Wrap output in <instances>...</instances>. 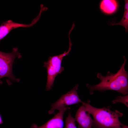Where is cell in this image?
Returning <instances> with one entry per match:
<instances>
[{"label":"cell","mask_w":128,"mask_h":128,"mask_svg":"<svg viewBox=\"0 0 128 128\" xmlns=\"http://www.w3.org/2000/svg\"><path fill=\"white\" fill-rule=\"evenodd\" d=\"M123 57L124 62L116 73L113 74L108 71L106 75L104 76L98 73L96 77L100 80L99 83L93 85L88 84L86 85L91 94H93L95 91H104L108 90L116 91L124 96L128 94V73L125 68L127 59L125 56Z\"/></svg>","instance_id":"cell-1"},{"label":"cell","mask_w":128,"mask_h":128,"mask_svg":"<svg viewBox=\"0 0 128 128\" xmlns=\"http://www.w3.org/2000/svg\"><path fill=\"white\" fill-rule=\"evenodd\" d=\"M84 102L82 104L87 111L93 117L92 127L93 128H123V124L119 120L123 114L117 110L113 111L110 106L98 108L90 103Z\"/></svg>","instance_id":"cell-2"},{"label":"cell","mask_w":128,"mask_h":128,"mask_svg":"<svg viewBox=\"0 0 128 128\" xmlns=\"http://www.w3.org/2000/svg\"><path fill=\"white\" fill-rule=\"evenodd\" d=\"M69 40V47L68 50L59 55L50 57L47 62L44 63V66L47 69V81L46 86V91L51 90L53 86L56 76L61 73L64 70V67L61 64L64 57L69 54L71 49L72 43Z\"/></svg>","instance_id":"cell-3"},{"label":"cell","mask_w":128,"mask_h":128,"mask_svg":"<svg viewBox=\"0 0 128 128\" xmlns=\"http://www.w3.org/2000/svg\"><path fill=\"white\" fill-rule=\"evenodd\" d=\"M22 57L18 49L14 47L10 53H6L0 51V83H2L0 79L7 77L10 80L18 82V79L15 78L12 71V65L15 59L16 58Z\"/></svg>","instance_id":"cell-4"},{"label":"cell","mask_w":128,"mask_h":128,"mask_svg":"<svg viewBox=\"0 0 128 128\" xmlns=\"http://www.w3.org/2000/svg\"><path fill=\"white\" fill-rule=\"evenodd\" d=\"M78 86V84H76L71 90L62 95L57 101L52 104L49 114H53L55 110H59L68 106L79 103L82 104L83 102L80 98L77 91Z\"/></svg>","instance_id":"cell-5"},{"label":"cell","mask_w":128,"mask_h":128,"mask_svg":"<svg viewBox=\"0 0 128 128\" xmlns=\"http://www.w3.org/2000/svg\"><path fill=\"white\" fill-rule=\"evenodd\" d=\"M41 15V14L39 13L36 17L32 20L31 23L29 24L16 23L11 20L3 22L0 25V42L14 29L19 27L27 28L32 26L39 19Z\"/></svg>","instance_id":"cell-6"},{"label":"cell","mask_w":128,"mask_h":128,"mask_svg":"<svg viewBox=\"0 0 128 128\" xmlns=\"http://www.w3.org/2000/svg\"><path fill=\"white\" fill-rule=\"evenodd\" d=\"M70 108L66 106L60 109L58 113L45 123L40 126L33 124L30 128H64V115L65 112Z\"/></svg>","instance_id":"cell-7"},{"label":"cell","mask_w":128,"mask_h":128,"mask_svg":"<svg viewBox=\"0 0 128 128\" xmlns=\"http://www.w3.org/2000/svg\"><path fill=\"white\" fill-rule=\"evenodd\" d=\"M82 104L77 111L75 118L78 123V128H92L93 120Z\"/></svg>","instance_id":"cell-8"},{"label":"cell","mask_w":128,"mask_h":128,"mask_svg":"<svg viewBox=\"0 0 128 128\" xmlns=\"http://www.w3.org/2000/svg\"><path fill=\"white\" fill-rule=\"evenodd\" d=\"M99 8L104 14L107 15L114 14L118 10L119 4L116 0H102L99 4Z\"/></svg>","instance_id":"cell-9"},{"label":"cell","mask_w":128,"mask_h":128,"mask_svg":"<svg viewBox=\"0 0 128 128\" xmlns=\"http://www.w3.org/2000/svg\"><path fill=\"white\" fill-rule=\"evenodd\" d=\"M111 26L114 25H120L125 28V31H128V8H124V12L123 17L120 21L118 23H111Z\"/></svg>","instance_id":"cell-10"},{"label":"cell","mask_w":128,"mask_h":128,"mask_svg":"<svg viewBox=\"0 0 128 128\" xmlns=\"http://www.w3.org/2000/svg\"><path fill=\"white\" fill-rule=\"evenodd\" d=\"M75 118L72 117L71 113L69 112L65 119L64 128H77L75 124Z\"/></svg>","instance_id":"cell-11"},{"label":"cell","mask_w":128,"mask_h":128,"mask_svg":"<svg viewBox=\"0 0 128 128\" xmlns=\"http://www.w3.org/2000/svg\"><path fill=\"white\" fill-rule=\"evenodd\" d=\"M120 102L125 105L127 107H128V95H127L124 96H117L115 99L112 101L113 104Z\"/></svg>","instance_id":"cell-12"},{"label":"cell","mask_w":128,"mask_h":128,"mask_svg":"<svg viewBox=\"0 0 128 128\" xmlns=\"http://www.w3.org/2000/svg\"><path fill=\"white\" fill-rule=\"evenodd\" d=\"M3 123V121L1 115L0 114V124Z\"/></svg>","instance_id":"cell-13"},{"label":"cell","mask_w":128,"mask_h":128,"mask_svg":"<svg viewBox=\"0 0 128 128\" xmlns=\"http://www.w3.org/2000/svg\"><path fill=\"white\" fill-rule=\"evenodd\" d=\"M123 128H128V127L127 126L124 124L123 126Z\"/></svg>","instance_id":"cell-14"},{"label":"cell","mask_w":128,"mask_h":128,"mask_svg":"<svg viewBox=\"0 0 128 128\" xmlns=\"http://www.w3.org/2000/svg\"><path fill=\"white\" fill-rule=\"evenodd\" d=\"M1 84V83H0V85Z\"/></svg>","instance_id":"cell-15"}]
</instances>
